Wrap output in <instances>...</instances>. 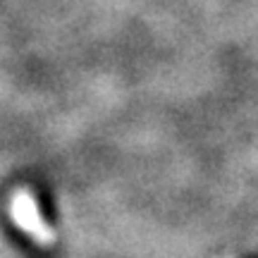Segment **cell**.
Returning <instances> with one entry per match:
<instances>
[{"label":"cell","instance_id":"obj_1","mask_svg":"<svg viewBox=\"0 0 258 258\" xmlns=\"http://www.w3.org/2000/svg\"><path fill=\"white\" fill-rule=\"evenodd\" d=\"M12 211H15L17 222L29 232V234H31V237H36L38 241H50V239H53L50 227H48L46 220L41 218L38 203L34 201V196H31L29 191H19L17 196H15Z\"/></svg>","mask_w":258,"mask_h":258}]
</instances>
